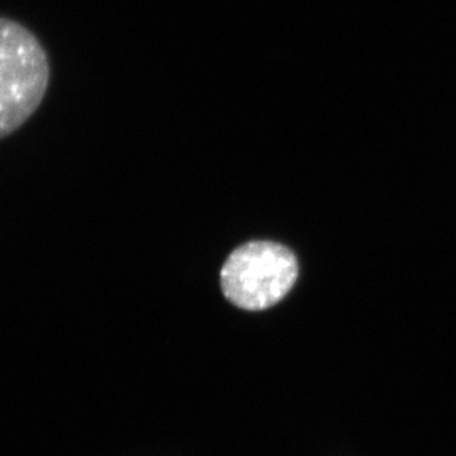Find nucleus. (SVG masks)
Segmentation results:
<instances>
[{
	"label": "nucleus",
	"instance_id": "f03ea898",
	"mask_svg": "<svg viewBox=\"0 0 456 456\" xmlns=\"http://www.w3.org/2000/svg\"><path fill=\"white\" fill-rule=\"evenodd\" d=\"M298 277V263L285 246L250 241L234 250L221 270L225 298L243 310H264L279 303Z\"/></svg>",
	"mask_w": 456,
	"mask_h": 456
},
{
	"label": "nucleus",
	"instance_id": "f257e3e1",
	"mask_svg": "<svg viewBox=\"0 0 456 456\" xmlns=\"http://www.w3.org/2000/svg\"><path fill=\"white\" fill-rule=\"evenodd\" d=\"M53 77L35 31L0 15V141L20 131L39 110Z\"/></svg>",
	"mask_w": 456,
	"mask_h": 456
}]
</instances>
